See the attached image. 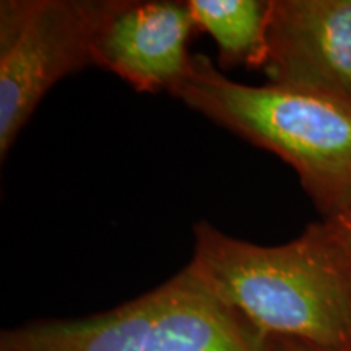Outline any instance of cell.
<instances>
[{"label":"cell","instance_id":"cell-1","mask_svg":"<svg viewBox=\"0 0 351 351\" xmlns=\"http://www.w3.org/2000/svg\"><path fill=\"white\" fill-rule=\"evenodd\" d=\"M189 270L262 337L351 351V267L322 223L282 245H257L207 221Z\"/></svg>","mask_w":351,"mask_h":351},{"label":"cell","instance_id":"cell-2","mask_svg":"<svg viewBox=\"0 0 351 351\" xmlns=\"http://www.w3.org/2000/svg\"><path fill=\"white\" fill-rule=\"evenodd\" d=\"M171 95L296 171L322 219L351 213V103L332 96L228 78L192 57Z\"/></svg>","mask_w":351,"mask_h":351},{"label":"cell","instance_id":"cell-3","mask_svg":"<svg viewBox=\"0 0 351 351\" xmlns=\"http://www.w3.org/2000/svg\"><path fill=\"white\" fill-rule=\"evenodd\" d=\"M263 339L184 267L111 311L2 332L0 351H262Z\"/></svg>","mask_w":351,"mask_h":351},{"label":"cell","instance_id":"cell-4","mask_svg":"<svg viewBox=\"0 0 351 351\" xmlns=\"http://www.w3.org/2000/svg\"><path fill=\"white\" fill-rule=\"evenodd\" d=\"M121 0L0 2V156L62 78L95 65L98 34Z\"/></svg>","mask_w":351,"mask_h":351},{"label":"cell","instance_id":"cell-5","mask_svg":"<svg viewBox=\"0 0 351 351\" xmlns=\"http://www.w3.org/2000/svg\"><path fill=\"white\" fill-rule=\"evenodd\" d=\"M267 83L351 103V0H269Z\"/></svg>","mask_w":351,"mask_h":351},{"label":"cell","instance_id":"cell-6","mask_svg":"<svg viewBox=\"0 0 351 351\" xmlns=\"http://www.w3.org/2000/svg\"><path fill=\"white\" fill-rule=\"evenodd\" d=\"M195 32L187 2L121 0L96 39L95 67L137 91L171 93L191 69L189 44Z\"/></svg>","mask_w":351,"mask_h":351},{"label":"cell","instance_id":"cell-7","mask_svg":"<svg viewBox=\"0 0 351 351\" xmlns=\"http://www.w3.org/2000/svg\"><path fill=\"white\" fill-rule=\"evenodd\" d=\"M187 5L197 29L217 43L221 67H263L269 0H187Z\"/></svg>","mask_w":351,"mask_h":351},{"label":"cell","instance_id":"cell-8","mask_svg":"<svg viewBox=\"0 0 351 351\" xmlns=\"http://www.w3.org/2000/svg\"><path fill=\"white\" fill-rule=\"evenodd\" d=\"M322 226L337 249L351 267V213L332 219H322Z\"/></svg>","mask_w":351,"mask_h":351},{"label":"cell","instance_id":"cell-9","mask_svg":"<svg viewBox=\"0 0 351 351\" xmlns=\"http://www.w3.org/2000/svg\"><path fill=\"white\" fill-rule=\"evenodd\" d=\"M262 351H332L307 341L287 339V337H265Z\"/></svg>","mask_w":351,"mask_h":351}]
</instances>
